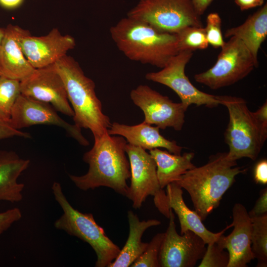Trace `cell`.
<instances>
[{
	"label": "cell",
	"mask_w": 267,
	"mask_h": 267,
	"mask_svg": "<svg viewBox=\"0 0 267 267\" xmlns=\"http://www.w3.org/2000/svg\"><path fill=\"white\" fill-rule=\"evenodd\" d=\"M166 187L168 205L178 218L180 234H183L187 230H191L208 244L216 242L222 234L230 228L229 225L219 232L210 231L205 226L197 213L189 209L185 204L182 196V188L175 182L168 184Z\"/></svg>",
	"instance_id": "19"
},
{
	"label": "cell",
	"mask_w": 267,
	"mask_h": 267,
	"mask_svg": "<svg viewBox=\"0 0 267 267\" xmlns=\"http://www.w3.org/2000/svg\"><path fill=\"white\" fill-rule=\"evenodd\" d=\"M252 221L251 250L258 265L267 267V213L251 217Z\"/></svg>",
	"instance_id": "24"
},
{
	"label": "cell",
	"mask_w": 267,
	"mask_h": 267,
	"mask_svg": "<svg viewBox=\"0 0 267 267\" xmlns=\"http://www.w3.org/2000/svg\"><path fill=\"white\" fill-rule=\"evenodd\" d=\"M246 170L228 159L226 152L219 153L206 164L187 171L175 182L188 192L194 211L204 221L219 206L236 176Z\"/></svg>",
	"instance_id": "3"
},
{
	"label": "cell",
	"mask_w": 267,
	"mask_h": 267,
	"mask_svg": "<svg viewBox=\"0 0 267 267\" xmlns=\"http://www.w3.org/2000/svg\"><path fill=\"white\" fill-rule=\"evenodd\" d=\"M149 153L155 162L158 181L162 189L178 181L185 172L196 167L192 163L194 156L193 152L177 155L157 148L149 150Z\"/></svg>",
	"instance_id": "23"
},
{
	"label": "cell",
	"mask_w": 267,
	"mask_h": 267,
	"mask_svg": "<svg viewBox=\"0 0 267 267\" xmlns=\"http://www.w3.org/2000/svg\"><path fill=\"white\" fill-rule=\"evenodd\" d=\"M258 65L243 43L231 37L221 47L215 64L207 71L195 74L194 78L198 83L218 89L245 78Z\"/></svg>",
	"instance_id": "9"
},
{
	"label": "cell",
	"mask_w": 267,
	"mask_h": 267,
	"mask_svg": "<svg viewBox=\"0 0 267 267\" xmlns=\"http://www.w3.org/2000/svg\"><path fill=\"white\" fill-rule=\"evenodd\" d=\"M21 94L20 81L0 76V120L9 122L15 102Z\"/></svg>",
	"instance_id": "25"
},
{
	"label": "cell",
	"mask_w": 267,
	"mask_h": 267,
	"mask_svg": "<svg viewBox=\"0 0 267 267\" xmlns=\"http://www.w3.org/2000/svg\"><path fill=\"white\" fill-rule=\"evenodd\" d=\"M29 31L18 26L8 25L0 50V74L20 81L31 75L35 69L26 59L20 44L23 36Z\"/></svg>",
	"instance_id": "17"
},
{
	"label": "cell",
	"mask_w": 267,
	"mask_h": 267,
	"mask_svg": "<svg viewBox=\"0 0 267 267\" xmlns=\"http://www.w3.org/2000/svg\"><path fill=\"white\" fill-rule=\"evenodd\" d=\"M110 33L118 49L132 61L162 68L179 52L176 34L128 16L112 26Z\"/></svg>",
	"instance_id": "2"
},
{
	"label": "cell",
	"mask_w": 267,
	"mask_h": 267,
	"mask_svg": "<svg viewBox=\"0 0 267 267\" xmlns=\"http://www.w3.org/2000/svg\"><path fill=\"white\" fill-rule=\"evenodd\" d=\"M108 133L122 136L128 143L145 150L163 148L171 153L180 155L182 149L176 141L170 140L162 135L158 127L152 126L143 121L135 125L114 122L111 123Z\"/></svg>",
	"instance_id": "18"
},
{
	"label": "cell",
	"mask_w": 267,
	"mask_h": 267,
	"mask_svg": "<svg viewBox=\"0 0 267 267\" xmlns=\"http://www.w3.org/2000/svg\"><path fill=\"white\" fill-rule=\"evenodd\" d=\"M129 233L128 239L118 256L108 267H128L144 252L148 243L143 242L142 236L145 230L161 224L160 221L151 219L140 221L131 210L128 212Z\"/></svg>",
	"instance_id": "22"
},
{
	"label": "cell",
	"mask_w": 267,
	"mask_h": 267,
	"mask_svg": "<svg viewBox=\"0 0 267 267\" xmlns=\"http://www.w3.org/2000/svg\"><path fill=\"white\" fill-rule=\"evenodd\" d=\"M199 267H227L229 255L217 242L208 244Z\"/></svg>",
	"instance_id": "28"
},
{
	"label": "cell",
	"mask_w": 267,
	"mask_h": 267,
	"mask_svg": "<svg viewBox=\"0 0 267 267\" xmlns=\"http://www.w3.org/2000/svg\"><path fill=\"white\" fill-rule=\"evenodd\" d=\"M24 0H0V5L5 9H12L20 6Z\"/></svg>",
	"instance_id": "37"
},
{
	"label": "cell",
	"mask_w": 267,
	"mask_h": 267,
	"mask_svg": "<svg viewBox=\"0 0 267 267\" xmlns=\"http://www.w3.org/2000/svg\"><path fill=\"white\" fill-rule=\"evenodd\" d=\"M20 44L26 59L37 69L54 64L75 47L76 42L73 37L62 35L54 28L44 36L25 35L21 38Z\"/></svg>",
	"instance_id": "15"
},
{
	"label": "cell",
	"mask_w": 267,
	"mask_h": 267,
	"mask_svg": "<svg viewBox=\"0 0 267 267\" xmlns=\"http://www.w3.org/2000/svg\"><path fill=\"white\" fill-rule=\"evenodd\" d=\"M29 164V160L13 151L0 150V201L13 203L22 200L24 184L17 179Z\"/></svg>",
	"instance_id": "20"
},
{
	"label": "cell",
	"mask_w": 267,
	"mask_h": 267,
	"mask_svg": "<svg viewBox=\"0 0 267 267\" xmlns=\"http://www.w3.org/2000/svg\"><path fill=\"white\" fill-rule=\"evenodd\" d=\"M169 223L162 241L158 256L161 267H193L202 259L206 250L202 238L191 230L178 234L175 215L170 210Z\"/></svg>",
	"instance_id": "12"
},
{
	"label": "cell",
	"mask_w": 267,
	"mask_h": 267,
	"mask_svg": "<svg viewBox=\"0 0 267 267\" xmlns=\"http://www.w3.org/2000/svg\"><path fill=\"white\" fill-rule=\"evenodd\" d=\"M241 11L262 6L265 0H234Z\"/></svg>",
	"instance_id": "34"
},
{
	"label": "cell",
	"mask_w": 267,
	"mask_h": 267,
	"mask_svg": "<svg viewBox=\"0 0 267 267\" xmlns=\"http://www.w3.org/2000/svg\"><path fill=\"white\" fill-rule=\"evenodd\" d=\"M13 136L31 137L29 133L16 129L11 126L9 122L0 120V140Z\"/></svg>",
	"instance_id": "31"
},
{
	"label": "cell",
	"mask_w": 267,
	"mask_h": 267,
	"mask_svg": "<svg viewBox=\"0 0 267 267\" xmlns=\"http://www.w3.org/2000/svg\"><path fill=\"white\" fill-rule=\"evenodd\" d=\"M193 54L191 51H182L173 56L160 71L146 74L148 81L158 83L171 89L186 107L191 104L212 108L221 104L220 95L203 92L196 88L185 73V68Z\"/></svg>",
	"instance_id": "10"
},
{
	"label": "cell",
	"mask_w": 267,
	"mask_h": 267,
	"mask_svg": "<svg viewBox=\"0 0 267 267\" xmlns=\"http://www.w3.org/2000/svg\"><path fill=\"white\" fill-rule=\"evenodd\" d=\"M4 35V29L0 28V50L1 46V44Z\"/></svg>",
	"instance_id": "38"
},
{
	"label": "cell",
	"mask_w": 267,
	"mask_h": 267,
	"mask_svg": "<svg viewBox=\"0 0 267 267\" xmlns=\"http://www.w3.org/2000/svg\"><path fill=\"white\" fill-rule=\"evenodd\" d=\"M22 216L21 212L18 208L0 213V235L8 230L14 222L20 220Z\"/></svg>",
	"instance_id": "30"
},
{
	"label": "cell",
	"mask_w": 267,
	"mask_h": 267,
	"mask_svg": "<svg viewBox=\"0 0 267 267\" xmlns=\"http://www.w3.org/2000/svg\"><path fill=\"white\" fill-rule=\"evenodd\" d=\"M54 64L74 111V124L90 130L94 140L108 134L111 123L102 111L94 82L85 75L78 62L70 56H64Z\"/></svg>",
	"instance_id": "4"
},
{
	"label": "cell",
	"mask_w": 267,
	"mask_h": 267,
	"mask_svg": "<svg viewBox=\"0 0 267 267\" xmlns=\"http://www.w3.org/2000/svg\"><path fill=\"white\" fill-rule=\"evenodd\" d=\"M127 143L123 136L108 134L94 140L92 147L83 158L89 165L88 172L81 176L69 175L70 179L84 191L105 186L127 197L129 187L127 180L131 178L130 162L125 151Z\"/></svg>",
	"instance_id": "1"
},
{
	"label": "cell",
	"mask_w": 267,
	"mask_h": 267,
	"mask_svg": "<svg viewBox=\"0 0 267 267\" xmlns=\"http://www.w3.org/2000/svg\"><path fill=\"white\" fill-rule=\"evenodd\" d=\"M250 217L267 213V189H263L253 208L248 213Z\"/></svg>",
	"instance_id": "32"
},
{
	"label": "cell",
	"mask_w": 267,
	"mask_h": 267,
	"mask_svg": "<svg viewBox=\"0 0 267 267\" xmlns=\"http://www.w3.org/2000/svg\"><path fill=\"white\" fill-rule=\"evenodd\" d=\"M164 236V233L156 234L148 243L144 252L130 267H160L158 256Z\"/></svg>",
	"instance_id": "27"
},
{
	"label": "cell",
	"mask_w": 267,
	"mask_h": 267,
	"mask_svg": "<svg viewBox=\"0 0 267 267\" xmlns=\"http://www.w3.org/2000/svg\"><path fill=\"white\" fill-rule=\"evenodd\" d=\"M254 180L257 183L266 184L267 183V161L259 162L254 169Z\"/></svg>",
	"instance_id": "33"
},
{
	"label": "cell",
	"mask_w": 267,
	"mask_h": 267,
	"mask_svg": "<svg viewBox=\"0 0 267 267\" xmlns=\"http://www.w3.org/2000/svg\"><path fill=\"white\" fill-rule=\"evenodd\" d=\"M176 34L179 52L204 49L209 45L203 27L188 26Z\"/></svg>",
	"instance_id": "26"
},
{
	"label": "cell",
	"mask_w": 267,
	"mask_h": 267,
	"mask_svg": "<svg viewBox=\"0 0 267 267\" xmlns=\"http://www.w3.org/2000/svg\"><path fill=\"white\" fill-rule=\"evenodd\" d=\"M221 104L228 111L229 122L224 140L229 151L226 157L237 161L242 158L255 160L267 137V127L261 124L241 97L220 95Z\"/></svg>",
	"instance_id": "5"
},
{
	"label": "cell",
	"mask_w": 267,
	"mask_h": 267,
	"mask_svg": "<svg viewBox=\"0 0 267 267\" xmlns=\"http://www.w3.org/2000/svg\"><path fill=\"white\" fill-rule=\"evenodd\" d=\"M130 97L143 111V122L162 130L167 128L178 131L182 130L187 108L181 102H174L146 85L132 89Z\"/></svg>",
	"instance_id": "11"
},
{
	"label": "cell",
	"mask_w": 267,
	"mask_h": 267,
	"mask_svg": "<svg viewBox=\"0 0 267 267\" xmlns=\"http://www.w3.org/2000/svg\"><path fill=\"white\" fill-rule=\"evenodd\" d=\"M21 94L47 103L63 114L74 116L62 79L55 64L37 68L20 81Z\"/></svg>",
	"instance_id": "13"
},
{
	"label": "cell",
	"mask_w": 267,
	"mask_h": 267,
	"mask_svg": "<svg viewBox=\"0 0 267 267\" xmlns=\"http://www.w3.org/2000/svg\"><path fill=\"white\" fill-rule=\"evenodd\" d=\"M51 190L63 212L54 222V227L88 243L96 255L95 267H108L118 256L121 249L106 235L91 213H83L71 206L60 183L54 182Z\"/></svg>",
	"instance_id": "6"
},
{
	"label": "cell",
	"mask_w": 267,
	"mask_h": 267,
	"mask_svg": "<svg viewBox=\"0 0 267 267\" xmlns=\"http://www.w3.org/2000/svg\"><path fill=\"white\" fill-rule=\"evenodd\" d=\"M204 29L209 44L215 48L222 47L225 42L222 32V19L218 13L213 12L208 15Z\"/></svg>",
	"instance_id": "29"
},
{
	"label": "cell",
	"mask_w": 267,
	"mask_h": 267,
	"mask_svg": "<svg viewBox=\"0 0 267 267\" xmlns=\"http://www.w3.org/2000/svg\"><path fill=\"white\" fill-rule=\"evenodd\" d=\"M125 151L130 165L131 181L127 197L132 201L133 207L140 208L151 195L156 208L169 219L171 209L167 194L159 185L156 165L152 156L145 149L128 143Z\"/></svg>",
	"instance_id": "8"
},
{
	"label": "cell",
	"mask_w": 267,
	"mask_h": 267,
	"mask_svg": "<svg viewBox=\"0 0 267 267\" xmlns=\"http://www.w3.org/2000/svg\"><path fill=\"white\" fill-rule=\"evenodd\" d=\"M9 123L16 129L36 125H48L63 129L81 145L88 146L89 141L81 132V129L62 119L49 104L20 94L13 106Z\"/></svg>",
	"instance_id": "14"
},
{
	"label": "cell",
	"mask_w": 267,
	"mask_h": 267,
	"mask_svg": "<svg viewBox=\"0 0 267 267\" xmlns=\"http://www.w3.org/2000/svg\"><path fill=\"white\" fill-rule=\"evenodd\" d=\"M267 36V4L249 16L241 25L227 29L224 37H234L241 40L259 64L258 54Z\"/></svg>",
	"instance_id": "21"
},
{
	"label": "cell",
	"mask_w": 267,
	"mask_h": 267,
	"mask_svg": "<svg viewBox=\"0 0 267 267\" xmlns=\"http://www.w3.org/2000/svg\"><path fill=\"white\" fill-rule=\"evenodd\" d=\"M255 117L264 126L267 127V101L256 112H253Z\"/></svg>",
	"instance_id": "35"
},
{
	"label": "cell",
	"mask_w": 267,
	"mask_h": 267,
	"mask_svg": "<svg viewBox=\"0 0 267 267\" xmlns=\"http://www.w3.org/2000/svg\"><path fill=\"white\" fill-rule=\"evenodd\" d=\"M127 16L173 34L188 26H203L191 0H140Z\"/></svg>",
	"instance_id": "7"
},
{
	"label": "cell",
	"mask_w": 267,
	"mask_h": 267,
	"mask_svg": "<svg viewBox=\"0 0 267 267\" xmlns=\"http://www.w3.org/2000/svg\"><path fill=\"white\" fill-rule=\"evenodd\" d=\"M232 222L229 225L233 229L225 236L222 234L216 241L229 255L227 267H246L254 259L251 250L252 221L245 207L236 203L233 207Z\"/></svg>",
	"instance_id": "16"
},
{
	"label": "cell",
	"mask_w": 267,
	"mask_h": 267,
	"mask_svg": "<svg viewBox=\"0 0 267 267\" xmlns=\"http://www.w3.org/2000/svg\"><path fill=\"white\" fill-rule=\"evenodd\" d=\"M199 15H203L213 0H191Z\"/></svg>",
	"instance_id": "36"
},
{
	"label": "cell",
	"mask_w": 267,
	"mask_h": 267,
	"mask_svg": "<svg viewBox=\"0 0 267 267\" xmlns=\"http://www.w3.org/2000/svg\"></svg>",
	"instance_id": "39"
}]
</instances>
